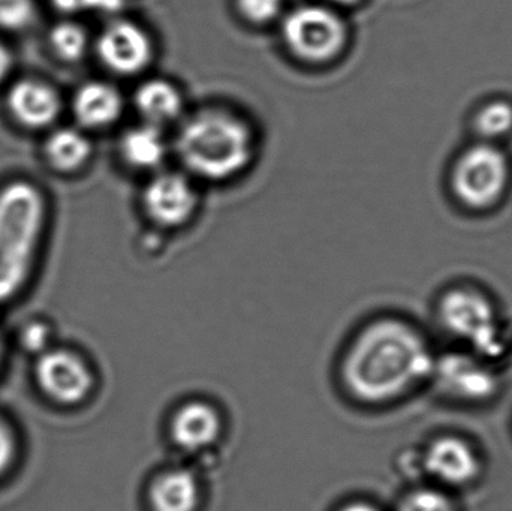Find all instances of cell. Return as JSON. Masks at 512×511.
<instances>
[{"label": "cell", "instance_id": "603a6c76", "mask_svg": "<svg viewBox=\"0 0 512 511\" xmlns=\"http://www.w3.org/2000/svg\"><path fill=\"white\" fill-rule=\"evenodd\" d=\"M397 511H457L453 501L436 489H417L400 501Z\"/></svg>", "mask_w": 512, "mask_h": 511}, {"label": "cell", "instance_id": "2e32d148", "mask_svg": "<svg viewBox=\"0 0 512 511\" xmlns=\"http://www.w3.org/2000/svg\"><path fill=\"white\" fill-rule=\"evenodd\" d=\"M171 143L165 129L138 122L120 132L116 140V156L120 164L135 173L150 174L165 168Z\"/></svg>", "mask_w": 512, "mask_h": 511}, {"label": "cell", "instance_id": "ac0fdd59", "mask_svg": "<svg viewBox=\"0 0 512 511\" xmlns=\"http://www.w3.org/2000/svg\"><path fill=\"white\" fill-rule=\"evenodd\" d=\"M93 35L74 17L54 21L44 36L48 57L62 66H77L92 54Z\"/></svg>", "mask_w": 512, "mask_h": 511}, {"label": "cell", "instance_id": "f546056e", "mask_svg": "<svg viewBox=\"0 0 512 511\" xmlns=\"http://www.w3.org/2000/svg\"><path fill=\"white\" fill-rule=\"evenodd\" d=\"M3 360V338L2 333H0V365H2Z\"/></svg>", "mask_w": 512, "mask_h": 511}, {"label": "cell", "instance_id": "9a60e30c", "mask_svg": "<svg viewBox=\"0 0 512 511\" xmlns=\"http://www.w3.org/2000/svg\"><path fill=\"white\" fill-rule=\"evenodd\" d=\"M132 107L140 122L167 129L188 113L182 87L170 78L146 77L132 93Z\"/></svg>", "mask_w": 512, "mask_h": 511}, {"label": "cell", "instance_id": "ffe728a7", "mask_svg": "<svg viewBox=\"0 0 512 511\" xmlns=\"http://www.w3.org/2000/svg\"><path fill=\"white\" fill-rule=\"evenodd\" d=\"M234 8L249 26L264 27L282 18L283 0H234Z\"/></svg>", "mask_w": 512, "mask_h": 511}, {"label": "cell", "instance_id": "3957f363", "mask_svg": "<svg viewBox=\"0 0 512 511\" xmlns=\"http://www.w3.org/2000/svg\"><path fill=\"white\" fill-rule=\"evenodd\" d=\"M171 149L182 170L197 182H227L251 167L258 138L245 116L221 105H209L185 114Z\"/></svg>", "mask_w": 512, "mask_h": 511}, {"label": "cell", "instance_id": "277c9868", "mask_svg": "<svg viewBox=\"0 0 512 511\" xmlns=\"http://www.w3.org/2000/svg\"><path fill=\"white\" fill-rule=\"evenodd\" d=\"M283 47L304 65L334 62L348 47L349 29L339 12L324 5H300L280 18Z\"/></svg>", "mask_w": 512, "mask_h": 511}, {"label": "cell", "instance_id": "44dd1931", "mask_svg": "<svg viewBox=\"0 0 512 511\" xmlns=\"http://www.w3.org/2000/svg\"><path fill=\"white\" fill-rule=\"evenodd\" d=\"M36 17L35 0H0V30L23 32Z\"/></svg>", "mask_w": 512, "mask_h": 511}, {"label": "cell", "instance_id": "8fae6325", "mask_svg": "<svg viewBox=\"0 0 512 511\" xmlns=\"http://www.w3.org/2000/svg\"><path fill=\"white\" fill-rule=\"evenodd\" d=\"M72 123L89 134L107 131L122 120L126 98L120 87L105 78H89L75 86L66 99Z\"/></svg>", "mask_w": 512, "mask_h": 511}, {"label": "cell", "instance_id": "83f0119b", "mask_svg": "<svg viewBox=\"0 0 512 511\" xmlns=\"http://www.w3.org/2000/svg\"><path fill=\"white\" fill-rule=\"evenodd\" d=\"M340 511H379L376 507L370 506V504L354 503L346 506L345 509Z\"/></svg>", "mask_w": 512, "mask_h": 511}, {"label": "cell", "instance_id": "5b68a950", "mask_svg": "<svg viewBox=\"0 0 512 511\" xmlns=\"http://www.w3.org/2000/svg\"><path fill=\"white\" fill-rule=\"evenodd\" d=\"M3 116L23 134L44 135L66 111L62 89L39 74L14 75L2 89Z\"/></svg>", "mask_w": 512, "mask_h": 511}, {"label": "cell", "instance_id": "d4e9b609", "mask_svg": "<svg viewBox=\"0 0 512 511\" xmlns=\"http://www.w3.org/2000/svg\"><path fill=\"white\" fill-rule=\"evenodd\" d=\"M51 338H53V332H51L50 324L42 320L29 321L21 327L20 333H18L21 347L27 353H33L36 356L50 348Z\"/></svg>", "mask_w": 512, "mask_h": 511}, {"label": "cell", "instance_id": "ba28073f", "mask_svg": "<svg viewBox=\"0 0 512 511\" xmlns=\"http://www.w3.org/2000/svg\"><path fill=\"white\" fill-rule=\"evenodd\" d=\"M442 324L451 335L465 339L475 351L496 359L504 351L492 305L481 294L468 290L448 293L439 306Z\"/></svg>", "mask_w": 512, "mask_h": 511}, {"label": "cell", "instance_id": "7a4b0ae2", "mask_svg": "<svg viewBox=\"0 0 512 511\" xmlns=\"http://www.w3.org/2000/svg\"><path fill=\"white\" fill-rule=\"evenodd\" d=\"M53 225V198L26 173L0 179V308L23 296L38 273Z\"/></svg>", "mask_w": 512, "mask_h": 511}, {"label": "cell", "instance_id": "7402d4cb", "mask_svg": "<svg viewBox=\"0 0 512 511\" xmlns=\"http://www.w3.org/2000/svg\"><path fill=\"white\" fill-rule=\"evenodd\" d=\"M512 128V107L504 101L492 102L477 117V129L484 137H501Z\"/></svg>", "mask_w": 512, "mask_h": 511}, {"label": "cell", "instance_id": "4fadbf2b", "mask_svg": "<svg viewBox=\"0 0 512 511\" xmlns=\"http://www.w3.org/2000/svg\"><path fill=\"white\" fill-rule=\"evenodd\" d=\"M92 134L74 123H59L41 135L39 159L56 177L72 179L83 174L95 158Z\"/></svg>", "mask_w": 512, "mask_h": 511}, {"label": "cell", "instance_id": "52a82bcc", "mask_svg": "<svg viewBox=\"0 0 512 511\" xmlns=\"http://www.w3.org/2000/svg\"><path fill=\"white\" fill-rule=\"evenodd\" d=\"M197 180L183 170H162L147 176L140 206L150 224L159 230H177L188 224L200 209Z\"/></svg>", "mask_w": 512, "mask_h": 511}, {"label": "cell", "instance_id": "4316f807", "mask_svg": "<svg viewBox=\"0 0 512 511\" xmlns=\"http://www.w3.org/2000/svg\"><path fill=\"white\" fill-rule=\"evenodd\" d=\"M15 65H17V57L11 44L0 35V89L6 86L15 75Z\"/></svg>", "mask_w": 512, "mask_h": 511}, {"label": "cell", "instance_id": "d6986e66", "mask_svg": "<svg viewBox=\"0 0 512 511\" xmlns=\"http://www.w3.org/2000/svg\"><path fill=\"white\" fill-rule=\"evenodd\" d=\"M153 511H195L200 503V486L191 471L171 470L150 486Z\"/></svg>", "mask_w": 512, "mask_h": 511}, {"label": "cell", "instance_id": "cb8c5ba5", "mask_svg": "<svg viewBox=\"0 0 512 511\" xmlns=\"http://www.w3.org/2000/svg\"><path fill=\"white\" fill-rule=\"evenodd\" d=\"M53 9L62 17H74L83 12L99 11L116 14L123 6V0H48Z\"/></svg>", "mask_w": 512, "mask_h": 511}, {"label": "cell", "instance_id": "5bb4252c", "mask_svg": "<svg viewBox=\"0 0 512 511\" xmlns=\"http://www.w3.org/2000/svg\"><path fill=\"white\" fill-rule=\"evenodd\" d=\"M421 467L436 482L451 488L471 485L481 474V461L468 441L457 437L433 440L421 456Z\"/></svg>", "mask_w": 512, "mask_h": 511}, {"label": "cell", "instance_id": "6da1fadb", "mask_svg": "<svg viewBox=\"0 0 512 511\" xmlns=\"http://www.w3.org/2000/svg\"><path fill=\"white\" fill-rule=\"evenodd\" d=\"M435 357L417 330L397 320H379L355 339L343 362V380L364 404L396 401L432 377Z\"/></svg>", "mask_w": 512, "mask_h": 511}, {"label": "cell", "instance_id": "f1b7e54d", "mask_svg": "<svg viewBox=\"0 0 512 511\" xmlns=\"http://www.w3.org/2000/svg\"><path fill=\"white\" fill-rule=\"evenodd\" d=\"M330 2H333L334 5L354 6L357 5V3H360L361 0H330Z\"/></svg>", "mask_w": 512, "mask_h": 511}, {"label": "cell", "instance_id": "e0dca14e", "mask_svg": "<svg viewBox=\"0 0 512 511\" xmlns=\"http://www.w3.org/2000/svg\"><path fill=\"white\" fill-rule=\"evenodd\" d=\"M221 432V417L206 402H188L171 420V438L189 453L209 449L221 437Z\"/></svg>", "mask_w": 512, "mask_h": 511}, {"label": "cell", "instance_id": "8992f818", "mask_svg": "<svg viewBox=\"0 0 512 511\" xmlns=\"http://www.w3.org/2000/svg\"><path fill=\"white\" fill-rule=\"evenodd\" d=\"M92 54L108 74L138 77L155 59V39L138 21L114 17L93 36Z\"/></svg>", "mask_w": 512, "mask_h": 511}, {"label": "cell", "instance_id": "30bf717a", "mask_svg": "<svg viewBox=\"0 0 512 511\" xmlns=\"http://www.w3.org/2000/svg\"><path fill=\"white\" fill-rule=\"evenodd\" d=\"M35 381L45 398L63 407H74L86 401L95 384L86 360L65 348H48L39 354Z\"/></svg>", "mask_w": 512, "mask_h": 511}, {"label": "cell", "instance_id": "484cf974", "mask_svg": "<svg viewBox=\"0 0 512 511\" xmlns=\"http://www.w3.org/2000/svg\"><path fill=\"white\" fill-rule=\"evenodd\" d=\"M17 438L3 417H0V479L11 470L17 458Z\"/></svg>", "mask_w": 512, "mask_h": 511}, {"label": "cell", "instance_id": "9c48e42d", "mask_svg": "<svg viewBox=\"0 0 512 511\" xmlns=\"http://www.w3.org/2000/svg\"><path fill=\"white\" fill-rule=\"evenodd\" d=\"M508 182L505 156L490 144H478L460 158L454 171V189L460 200L474 209L492 206Z\"/></svg>", "mask_w": 512, "mask_h": 511}, {"label": "cell", "instance_id": "7c38bea8", "mask_svg": "<svg viewBox=\"0 0 512 511\" xmlns=\"http://www.w3.org/2000/svg\"><path fill=\"white\" fill-rule=\"evenodd\" d=\"M432 377L444 395L468 404L492 401L499 393L495 372L466 354H445L435 360Z\"/></svg>", "mask_w": 512, "mask_h": 511}]
</instances>
